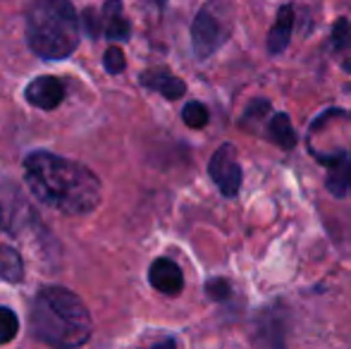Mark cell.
Returning a JSON list of instances; mask_svg holds the SVG:
<instances>
[{
  "mask_svg": "<svg viewBox=\"0 0 351 349\" xmlns=\"http://www.w3.org/2000/svg\"><path fill=\"white\" fill-rule=\"evenodd\" d=\"M141 84L158 91L160 96H165L167 101H177L186 93V84L180 80V77L167 75L165 70H151L141 75Z\"/></svg>",
  "mask_w": 351,
  "mask_h": 349,
  "instance_id": "obj_10",
  "label": "cell"
},
{
  "mask_svg": "<svg viewBox=\"0 0 351 349\" xmlns=\"http://www.w3.org/2000/svg\"><path fill=\"white\" fill-rule=\"evenodd\" d=\"M206 292H208L210 299H215V302H222V299L230 297L232 287H230V282H227L225 278H215V280H208V282H206Z\"/></svg>",
  "mask_w": 351,
  "mask_h": 349,
  "instance_id": "obj_18",
  "label": "cell"
},
{
  "mask_svg": "<svg viewBox=\"0 0 351 349\" xmlns=\"http://www.w3.org/2000/svg\"><path fill=\"white\" fill-rule=\"evenodd\" d=\"M24 98L29 106L38 108V110H53L65 98V84L58 77H36L24 88Z\"/></svg>",
  "mask_w": 351,
  "mask_h": 349,
  "instance_id": "obj_7",
  "label": "cell"
},
{
  "mask_svg": "<svg viewBox=\"0 0 351 349\" xmlns=\"http://www.w3.org/2000/svg\"><path fill=\"white\" fill-rule=\"evenodd\" d=\"M208 175L222 191V196H237L241 186V168L237 163V149L232 144H222L213 154L208 163Z\"/></svg>",
  "mask_w": 351,
  "mask_h": 349,
  "instance_id": "obj_6",
  "label": "cell"
},
{
  "mask_svg": "<svg viewBox=\"0 0 351 349\" xmlns=\"http://www.w3.org/2000/svg\"><path fill=\"white\" fill-rule=\"evenodd\" d=\"M349 34H351V24L347 17H339L335 22V29H332V43L337 51H342L344 46L349 43Z\"/></svg>",
  "mask_w": 351,
  "mask_h": 349,
  "instance_id": "obj_17",
  "label": "cell"
},
{
  "mask_svg": "<svg viewBox=\"0 0 351 349\" xmlns=\"http://www.w3.org/2000/svg\"><path fill=\"white\" fill-rule=\"evenodd\" d=\"M344 70H347V72H349V75H351V58H349V60H347V62H344Z\"/></svg>",
  "mask_w": 351,
  "mask_h": 349,
  "instance_id": "obj_20",
  "label": "cell"
},
{
  "mask_svg": "<svg viewBox=\"0 0 351 349\" xmlns=\"http://www.w3.org/2000/svg\"><path fill=\"white\" fill-rule=\"evenodd\" d=\"M270 112V103L265 101V98H258V101H254L249 108H246V120L249 117H263Z\"/></svg>",
  "mask_w": 351,
  "mask_h": 349,
  "instance_id": "obj_19",
  "label": "cell"
},
{
  "mask_svg": "<svg viewBox=\"0 0 351 349\" xmlns=\"http://www.w3.org/2000/svg\"><path fill=\"white\" fill-rule=\"evenodd\" d=\"M79 22L70 0H34L27 12V43L43 60H62L77 51Z\"/></svg>",
  "mask_w": 351,
  "mask_h": 349,
  "instance_id": "obj_3",
  "label": "cell"
},
{
  "mask_svg": "<svg viewBox=\"0 0 351 349\" xmlns=\"http://www.w3.org/2000/svg\"><path fill=\"white\" fill-rule=\"evenodd\" d=\"M103 67H106V72H110V75H120V72L125 70V53H122L120 46L108 48L106 56H103Z\"/></svg>",
  "mask_w": 351,
  "mask_h": 349,
  "instance_id": "obj_16",
  "label": "cell"
},
{
  "mask_svg": "<svg viewBox=\"0 0 351 349\" xmlns=\"http://www.w3.org/2000/svg\"><path fill=\"white\" fill-rule=\"evenodd\" d=\"M291 29H294V10L291 5H282L278 12V22L268 34V51L270 53H282L287 48L291 38Z\"/></svg>",
  "mask_w": 351,
  "mask_h": 349,
  "instance_id": "obj_11",
  "label": "cell"
},
{
  "mask_svg": "<svg viewBox=\"0 0 351 349\" xmlns=\"http://www.w3.org/2000/svg\"><path fill=\"white\" fill-rule=\"evenodd\" d=\"M19 333V321L17 313L8 306H0V345H8L17 337Z\"/></svg>",
  "mask_w": 351,
  "mask_h": 349,
  "instance_id": "obj_15",
  "label": "cell"
},
{
  "mask_svg": "<svg viewBox=\"0 0 351 349\" xmlns=\"http://www.w3.org/2000/svg\"><path fill=\"white\" fill-rule=\"evenodd\" d=\"M82 24L93 38L106 36L110 41H127L132 34V24L125 17V8L120 0H108L101 10L88 8L82 17Z\"/></svg>",
  "mask_w": 351,
  "mask_h": 349,
  "instance_id": "obj_4",
  "label": "cell"
},
{
  "mask_svg": "<svg viewBox=\"0 0 351 349\" xmlns=\"http://www.w3.org/2000/svg\"><path fill=\"white\" fill-rule=\"evenodd\" d=\"M182 120H184V125L191 127V130H204V127L208 125V120H210L208 108H206L204 103H199V101L186 103L184 110H182Z\"/></svg>",
  "mask_w": 351,
  "mask_h": 349,
  "instance_id": "obj_14",
  "label": "cell"
},
{
  "mask_svg": "<svg viewBox=\"0 0 351 349\" xmlns=\"http://www.w3.org/2000/svg\"><path fill=\"white\" fill-rule=\"evenodd\" d=\"M320 163H328L330 165V173H328V189L330 194H335L337 199L349 194L351 189V158L347 154H337L332 158H320Z\"/></svg>",
  "mask_w": 351,
  "mask_h": 349,
  "instance_id": "obj_9",
  "label": "cell"
},
{
  "mask_svg": "<svg viewBox=\"0 0 351 349\" xmlns=\"http://www.w3.org/2000/svg\"><path fill=\"white\" fill-rule=\"evenodd\" d=\"M0 278L8 282H19L24 278V263L22 256L12 247L0 244Z\"/></svg>",
  "mask_w": 351,
  "mask_h": 349,
  "instance_id": "obj_13",
  "label": "cell"
},
{
  "mask_svg": "<svg viewBox=\"0 0 351 349\" xmlns=\"http://www.w3.org/2000/svg\"><path fill=\"white\" fill-rule=\"evenodd\" d=\"M148 282L158 292L167 294V297H177L184 289V275L172 258H156L148 270Z\"/></svg>",
  "mask_w": 351,
  "mask_h": 349,
  "instance_id": "obj_8",
  "label": "cell"
},
{
  "mask_svg": "<svg viewBox=\"0 0 351 349\" xmlns=\"http://www.w3.org/2000/svg\"><path fill=\"white\" fill-rule=\"evenodd\" d=\"M32 330L51 347H79L91 337L93 321L84 302L67 287H43L32 304Z\"/></svg>",
  "mask_w": 351,
  "mask_h": 349,
  "instance_id": "obj_2",
  "label": "cell"
},
{
  "mask_svg": "<svg viewBox=\"0 0 351 349\" xmlns=\"http://www.w3.org/2000/svg\"><path fill=\"white\" fill-rule=\"evenodd\" d=\"M227 34H230V29L220 19V14L215 12V0L201 8V12L196 14L194 24H191V43H194L196 58L199 60L210 58L225 43Z\"/></svg>",
  "mask_w": 351,
  "mask_h": 349,
  "instance_id": "obj_5",
  "label": "cell"
},
{
  "mask_svg": "<svg viewBox=\"0 0 351 349\" xmlns=\"http://www.w3.org/2000/svg\"><path fill=\"white\" fill-rule=\"evenodd\" d=\"M0 213H3V208H0Z\"/></svg>",
  "mask_w": 351,
  "mask_h": 349,
  "instance_id": "obj_21",
  "label": "cell"
},
{
  "mask_svg": "<svg viewBox=\"0 0 351 349\" xmlns=\"http://www.w3.org/2000/svg\"><path fill=\"white\" fill-rule=\"evenodd\" d=\"M268 136L280 149H287V151L294 149V144H296V132H294V127H291V120L285 112L273 115V120L268 122Z\"/></svg>",
  "mask_w": 351,
  "mask_h": 349,
  "instance_id": "obj_12",
  "label": "cell"
},
{
  "mask_svg": "<svg viewBox=\"0 0 351 349\" xmlns=\"http://www.w3.org/2000/svg\"><path fill=\"white\" fill-rule=\"evenodd\" d=\"M24 182L41 204L62 215H86L101 204L96 173L51 151H34L24 158Z\"/></svg>",
  "mask_w": 351,
  "mask_h": 349,
  "instance_id": "obj_1",
  "label": "cell"
}]
</instances>
